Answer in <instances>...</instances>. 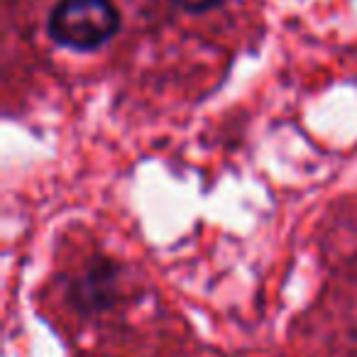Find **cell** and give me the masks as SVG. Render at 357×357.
I'll list each match as a JSON object with an SVG mask.
<instances>
[{"label":"cell","mask_w":357,"mask_h":357,"mask_svg":"<svg viewBox=\"0 0 357 357\" xmlns=\"http://www.w3.org/2000/svg\"><path fill=\"white\" fill-rule=\"evenodd\" d=\"M120 30V13L110 0H59L50 13L47 32L71 52H96Z\"/></svg>","instance_id":"1"},{"label":"cell","mask_w":357,"mask_h":357,"mask_svg":"<svg viewBox=\"0 0 357 357\" xmlns=\"http://www.w3.org/2000/svg\"><path fill=\"white\" fill-rule=\"evenodd\" d=\"M120 269L113 259L98 257L69 284V301L84 316H98L118 303Z\"/></svg>","instance_id":"2"},{"label":"cell","mask_w":357,"mask_h":357,"mask_svg":"<svg viewBox=\"0 0 357 357\" xmlns=\"http://www.w3.org/2000/svg\"><path fill=\"white\" fill-rule=\"evenodd\" d=\"M178 10L191 13V15H199V13H208L213 8H218L223 0H172Z\"/></svg>","instance_id":"3"}]
</instances>
